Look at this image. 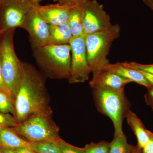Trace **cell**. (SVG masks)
I'll return each mask as SVG.
<instances>
[{
  "instance_id": "obj_4",
  "label": "cell",
  "mask_w": 153,
  "mask_h": 153,
  "mask_svg": "<svg viewBox=\"0 0 153 153\" xmlns=\"http://www.w3.org/2000/svg\"><path fill=\"white\" fill-rule=\"evenodd\" d=\"M120 32L119 25L115 24L106 30L85 36L88 62L92 73L102 70L109 63L107 57Z\"/></svg>"
},
{
  "instance_id": "obj_21",
  "label": "cell",
  "mask_w": 153,
  "mask_h": 153,
  "mask_svg": "<svg viewBox=\"0 0 153 153\" xmlns=\"http://www.w3.org/2000/svg\"><path fill=\"white\" fill-rule=\"evenodd\" d=\"M84 149L85 153H108L109 143L105 141L91 143L85 145Z\"/></svg>"
},
{
  "instance_id": "obj_22",
  "label": "cell",
  "mask_w": 153,
  "mask_h": 153,
  "mask_svg": "<svg viewBox=\"0 0 153 153\" xmlns=\"http://www.w3.org/2000/svg\"><path fill=\"white\" fill-rule=\"evenodd\" d=\"M57 142L61 153H85L84 148L77 147L72 146L63 140L60 137L57 139Z\"/></svg>"
},
{
  "instance_id": "obj_36",
  "label": "cell",
  "mask_w": 153,
  "mask_h": 153,
  "mask_svg": "<svg viewBox=\"0 0 153 153\" xmlns=\"http://www.w3.org/2000/svg\"><path fill=\"white\" fill-rule=\"evenodd\" d=\"M54 1H57V0H54Z\"/></svg>"
},
{
  "instance_id": "obj_9",
  "label": "cell",
  "mask_w": 153,
  "mask_h": 153,
  "mask_svg": "<svg viewBox=\"0 0 153 153\" xmlns=\"http://www.w3.org/2000/svg\"><path fill=\"white\" fill-rule=\"evenodd\" d=\"M85 36L106 30L112 26L108 14L96 0H85L83 4Z\"/></svg>"
},
{
  "instance_id": "obj_37",
  "label": "cell",
  "mask_w": 153,
  "mask_h": 153,
  "mask_svg": "<svg viewBox=\"0 0 153 153\" xmlns=\"http://www.w3.org/2000/svg\"><path fill=\"white\" fill-rule=\"evenodd\" d=\"M0 3H1V0H0Z\"/></svg>"
},
{
  "instance_id": "obj_16",
  "label": "cell",
  "mask_w": 153,
  "mask_h": 153,
  "mask_svg": "<svg viewBox=\"0 0 153 153\" xmlns=\"http://www.w3.org/2000/svg\"><path fill=\"white\" fill-rule=\"evenodd\" d=\"M49 44L55 45L69 44L73 36L68 23L61 25H49Z\"/></svg>"
},
{
  "instance_id": "obj_31",
  "label": "cell",
  "mask_w": 153,
  "mask_h": 153,
  "mask_svg": "<svg viewBox=\"0 0 153 153\" xmlns=\"http://www.w3.org/2000/svg\"><path fill=\"white\" fill-rule=\"evenodd\" d=\"M0 149L3 153H17L15 150L11 149L0 148Z\"/></svg>"
},
{
  "instance_id": "obj_26",
  "label": "cell",
  "mask_w": 153,
  "mask_h": 153,
  "mask_svg": "<svg viewBox=\"0 0 153 153\" xmlns=\"http://www.w3.org/2000/svg\"><path fill=\"white\" fill-rule=\"evenodd\" d=\"M148 92L144 96L146 103L150 107L153 111V85L148 88Z\"/></svg>"
},
{
  "instance_id": "obj_13",
  "label": "cell",
  "mask_w": 153,
  "mask_h": 153,
  "mask_svg": "<svg viewBox=\"0 0 153 153\" xmlns=\"http://www.w3.org/2000/svg\"><path fill=\"white\" fill-rule=\"evenodd\" d=\"M102 70L110 71L119 75L131 82L143 85L147 89L152 86L144 76L139 70L130 66L127 62L108 63Z\"/></svg>"
},
{
  "instance_id": "obj_23",
  "label": "cell",
  "mask_w": 153,
  "mask_h": 153,
  "mask_svg": "<svg viewBox=\"0 0 153 153\" xmlns=\"http://www.w3.org/2000/svg\"><path fill=\"white\" fill-rule=\"evenodd\" d=\"M18 124L16 117L13 115L0 112V128H14Z\"/></svg>"
},
{
  "instance_id": "obj_1",
  "label": "cell",
  "mask_w": 153,
  "mask_h": 153,
  "mask_svg": "<svg viewBox=\"0 0 153 153\" xmlns=\"http://www.w3.org/2000/svg\"><path fill=\"white\" fill-rule=\"evenodd\" d=\"M21 82L15 100V117L21 123L33 115H52L46 76L33 65L21 61Z\"/></svg>"
},
{
  "instance_id": "obj_30",
  "label": "cell",
  "mask_w": 153,
  "mask_h": 153,
  "mask_svg": "<svg viewBox=\"0 0 153 153\" xmlns=\"http://www.w3.org/2000/svg\"><path fill=\"white\" fill-rule=\"evenodd\" d=\"M139 71L144 76L150 84L152 85H153V74L143 71Z\"/></svg>"
},
{
  "instance_id": "obj_34",
  "label": "cell",
  "mask_w": 153,
  "mask_h": 153,
  "mask_svg": "<svg viewBox=\"0 0 153 153\" xmlns=\"http://www.w3.org/2000/svg\"><path fill=\"white\" fill-rule=\"evenodd\" d=\"M36 4H39V3L43 0H31Z\"/></svg>"
},
{
  "instance_id": "obj_20",
  "label": "cell",
  "mask_w": 153,
  "mask_h": 153,
  "mask_svg": "<svg viewBox=\"0 0 153 153\" xmlns=\"http://www.w3.org/2000/svg\"><path fill=\"white\" fill-rule=\"evenodd\" d=\"M0 112L9 113L15 117V100L9 94L0 91Z\"/></svg>"
},
{
  "instance_id": "obj_12",
  "label": "cell",
  "mask_w": 153,
  "mask_h": 153,
  "mask_svg": "<svg viewBox=\"0 0 153 153\" xmlns=\"http://www.w3.org/2000/svg\"><path fill=\"white\" fill-rule=\"evenodd\" d=\"M74 7L59 3L45 6L39 4L38 10L49 25H61L68 23L70 13Z\"/></svg>"
},
{
  "instance_id": "obj_33",
  "label": "cell",
  "mask_w": 153,
  "mask_h": 153,
  "mask_svg": "<svg viewBox=\"0 0 153 153\" xmlns=\"http://www.w3.org/2000/svg\"><path fill=\"white\" fill-rule=\"evenodd\" d=\"M146 2L153 9V0H146Z\"/></svg>"
},
{
  "instance_id": "obj_29",
  "label": "cell",
  "mask_w": 153,
  "mask_h": 153,
  "mask_svg": "<svg viewBox=\"0 0 153 153\" xmlns=\"http://www.w3.org/2000/svg\"><path fill=\"white\" fill-rule=\"evenodd\" d=\"M15 150L17 153H36L30 148L27 147L19 148Z\"/></svg>"
},
{
  "instance_id": "obj_17",
  "label": "cell",
  "mask_w": 153,
  "mask_h": 153,
  "mask_svg": "<svg viewBox=\"0 0 153 153\" xmlns=\"http://www.w3.org/2000/svg\"><path fill=\"white\" fill-rule=\"evenodd\" d=\"M83 3L74 6L69 15L67 23L73 37H79L84 35L83 23Z\"/></svg>"
},
{
  "instance_id": "obj_27",
  "label": "cell",
  "mask_w": 153,
  "mask_h": 153,
  "mask_svg": "<svg viewBox=\"0 0 153 153\" xmlns=\"http://www.w3.org/2000/svg\"><path fill=\"white\" fill-rule=\"evenodd\" d=\"M0 91H3L9 94L10 96L12 97V98L13 99L15 100L13 97L10 93V91L8 90L7 87H6L4 82V79L2 76V73L1 65V58H0Z\"/></svg>"
},
{
  "instance_id": "obj_15",
  "label": "cell",
  "mask_w": 153,
  "mask_h": 153,
  "mask_svg": "<svg viewBox=\"0 0 153 153\" xmlns=\"http://www.w3.org/2000/svg\"><path fill=\"white\" fill-rule=\"evenodd\" d=\"M126 118L128 123L136 137L138 146L142 149L149 140V130L146 128L140 119L130 109L128 111Z\"/></svg>"
},
{
  "instance_id": "obj_35",
  "label": "cell",
  "mask_w": 153,
  "mask_h": 153,
  "mask_svg": "<svg viewBox=\"0 0 153 153\" xmlns=\"http://www.w3.org/2000/svg\"><path fill=\"white\" fill-rule=\"evenodd\" d=\"M0 153H3L2 152V151L1 150V149H0Z\"/></svg>"
},
{
  "instance_id": "obj_6",
  "label": "cell",
  "mask_w": 153,
  "mask_h": 153,
  "mask_svg": "<svg viewBox=\"0 0 153 153\" xmlns=\"http://www.w3.org/2000/svg\"><path fill=\"white\" fill-rule=\"evenodd\" d=\"M13 128L19 135L31 143L55 141L59 137V127L50 115H33Z\"/></svg>"
},
{
  "instance_id": "obj_5",
  "label": "cell",
  "mask_w": 153,
  "mask_h": 153,
  "mask_svg": "<svg viewBox=\"0 0 153 153\" xmlns=\"http://www.w3.org/2000/svg\"><path fill=\"white\" fill-rule=\"evenodd\" d=\"M14 30L0 35V58L4 82L15 100L20 86L22 71L21 61L14 49Z\"/></svg>"
},
{
  "instance_id": "obj_28",
  "label": "cell",
  "mask_w": 153,
  "mask_h": 153,
  "mask_svg": "<svg viewBox=\"0 0 153 153\" xmlns=\"http://www.w3.org/2000/svg\"><path fill=\"white\" fill-rule=\"evenodd\" d=\"M85 0H57L58 3L62 4H67L72 6H75L76 5L82 4Z\"/></svg>"
},
{
  "instance_id": "obj_8",
  "label": "cell",
  "mask_w": 153,
  "mask_h": 153,
  "mask_svg": "<svg viewBox=\"0 0 153 153\" xmlns=\"http://www.w3.org/2000/svg\"><path fill=\"white\" fill-rule=\"evenodd\" d=\"M69 45L71 55L68 82L70 84L85 82L88 80L91 72L88 62L85 35L72 37Z\"/></svg>"
},
{
  "instance_id": "obj_7",
  "label": "cell",
  "mask_w": 153,
  "mask_h": 153,
  "mask_svg": "<svg viewBox=\"0 0 153 153\" xmlns=\"http://www.w3.org/2000/svg\"><path fill=\"white\" fill-rule=\"evenodd\" d=\"M36 5L31 0H1L0 35L21 27L25 18Z\"/></svg>"
},
{
  "instance_id": "obj_14",
  "label": "cell",
  "mask_w": 153,
  "mask_h": 153,
  "mask_svg": "<svg viewBox=\"0 0 153 153\" xmlns=\"http://www.w3.org/2000/svg\"><path fill=\"white\" fill-rule=\"evenodd\" d=\"M31 143L20 137L13 128H0V148L15 150L19 148L31 149Z\"/></svg>"
},
{
  "instance_id": "obj_25",
  "label": "cell",
  "mask_w": 153,
  "mask_h": 153,
  "mask_svg": "<svg viewBox=\"0 0 153 153\" xmlns=\"http://www.w3.org/2000/svg\"><path fill=\"white\" fill-rule=\"evenodd\" d=\"M149 140L146 146L142 149L143 153H153V133L149 131Z\"/></svg>"
},
{
  "instance_id": "obj_32",
  "label": "cell",
  "mask_w": 153,
  "mask_h": 153,
  "mask_svg": "<svg viewBox=\"0 0 153 153\" xmlns=\"http://www.w3.org/2000/svg\"><path fill=\"white\" fill-rule=\"evenodd\" d=\"M131 153H143V152L141 149L137 145L135 146H134Z\"/></svg>"
},
{
  "instance_id": "obj_24",
  "label": "cell",
  "mask_w": 153,
  "mask_h": 153,
  "mask_svg": "<svg viewBox=\"0 0 153 153\" xmlns=\"http://www.w3.org/2000/svg\"><path fill=\"white\" fill-rule=\"evenodd\" d=\"M128 64L133 68L139 71H143L153 74V64H143L136 62H127Z\"/></svg>"
},
{
  "instance_id": "obj_3",
  "label": "cell",
  "mask_w": 153,
  "mask_h": 153,
  "mask_svg": "<svg viewBox=\"0 0 153 153\" xmlns=\"http://www.w3.org/2000/svg\"><path fill=\"white\" fill-rule=\"evenodd\" d=\"M96 107L99 111L108 117L114 128V135L123 134V123L131 104L126 96L124 91L92 89Z\"/></svg>"
},
{
  "instance_id": "obj_2",
  "label": "cell",
  "mask_w": 153,
  "mask_h": 153,
  "mask_svg": "<svg viewBox=\"0 0 153 153\" xmlns=\"http://www.w3.org/2000/svg\"><path fill=\"white\" fill-rule=\"evenodd\" d=\"M33 49L36 63L46 77L68 79L71 63V48L69 44H49Z\"/></svg>"
},
{
  "instance_id": "obj_19",
  "label": "cell",
  "mask_w": 153,
  "mask_h": 153,
  "mask_svg": "<svg viewBox=\"0 0 153 153\" xmlns=\"http://www.w3.org/2000/svg\"><path fill=\"white\" fill-rule=\"evenodd\" d=\"M31 149L36 153H61L57 140L31 143Z\"/></svg>"
},
{
  "instance_id": "obj_18",
  "label": "cell",
  "mask_w": 153,
  "mask_h": 153,
  "mask_svg": "<svg viewBox=\"0 0 153 153\" xmlns=\"http://www.w3.org/2000/svg\"><path fill=\"white\" fill-rule=\"evenodd\" d=\"M134 146L128 143L124 134L114 135L113 140L109 143L108 153H131Z\"/></svg>"
},
{
  "instance_id": "obj_11",
  "label": "cell",
  "mask_w": 153,
  "mask_h": 153,
  "mask_svg": "<svg viewBox=\"0 0 153 153\" xmlns=\"http://www.w3.org/2000/svg\"><path fill=\"white\" fill-rule=\"evenodd\" d=\"M130 80L110 71L101 70L93 73L89 85L92 89L123 91Z\"/></svg>"
},
{
  "instance_id": "obj_10",
  "label": "cell",
  "mask_w": 153,
  "mask_h": 153,
  "mask_svg": "<svg viewBox=\"0 0 153 153\" xmlns=\"http://www.w3.org/2000/svg\"><path fill=\"white\" fill-rule=\"evenodd\" d=\"M38 5L28 14L21 27L29 33L32 48L49 45L50 42L49 25L39 13Z\"/></svg>"
}]
</instances>
